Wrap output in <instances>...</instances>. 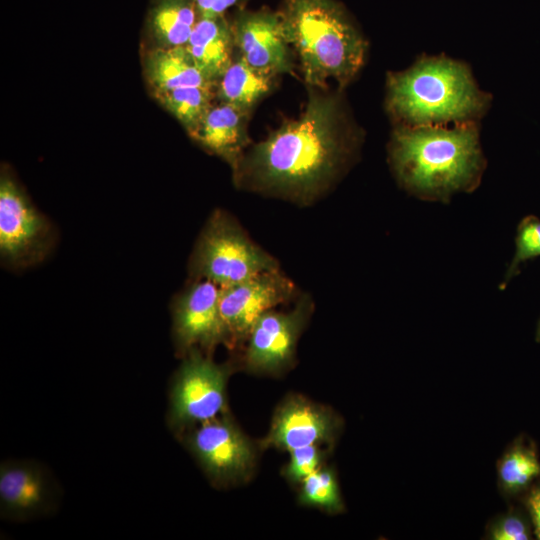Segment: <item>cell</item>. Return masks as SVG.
Wrapping results in <instances>:
<instances>
[{"label":"cell","instance_id":"obj_15","mask_svg":"<svg viewBox=\"0 0 540 540\" xmlns=\"http://www.w3.org/2000/svg\"><path fill=\"white\" fill-rule=\"evenodd\" d=\"M251 113L225 103L212 105L189 135L205 150L236 167L251 144L248 121Z\"/></svg>","mask_w":540,"mask_h":540},{"label":"cell","instance_id":"obj_2","mask_svg":"<svg viewBox=\"0 0 540 540\" xmlns=\"http://www.w3.org/2000/svg\"><path fill=\"white\" fill-rule=\"evenodd\" d=\"M389 156L399 183L429 200L472 191L485 166L473 122L452 128L401 125L392 134Z\"/></svg>","mask_w":540,"mask_h":540},{"label":"cell","instance_id":"obj_13","mask_svg":"<svg viewBox=\"0 0 540 540\" xmlns=\"http://www.w3.org/2000/svg\"><path fill=\"white\" fill-rule=\"evenodd\" d=\"M57 492L44 469L28 461H7L0 467V512L10 520L44 515L56 505Z\"/></svg>","mask_w":540,"mask_h":540},{"label":"cell","instance_id":"obj_11","mask_svg":"<svg viewBox=\"0 0 540 540\" xmlns=\"http://www.w3.org/2000/svg\"><path fill=\"white\" fill-rule=\"evenodd\" d=\"M221 288L209 280L189 285L174 300L173 337L177 350L212 351L218 344H229L220 313Z\"/></svg>","mask_w":540,"mask_h":540},{"label":"cell","instance_id":"obj_17","mask_svg":"<svg viewBox=\"0 0 540 540\" xmlns=\"http://www.w3.org/2000/svg\"><path fill=\"white\" fill-rule=\"evenodd\" d=\"M145 72L156 94L186 86L216 88L196 66L185 46L156 47L145 59Z\"/></svg>","mask_w":540,"mask_h":540},{"label":"cell","instance_id":"obj_3","mask_svg":"<svg viewBox=\"0 0 540 540\" xmlns=\"http://www.w3.org/2000/svg\"><path fill=\"white\" fill-rule=\"evenodd\" d=\"M285 37L297 53L308 87L339 89L362 68L367 42L337 0H283L279 10Z\"/></svg>","mask_w":540,"mask_h":540},{"label":"cell","instance_id":"obj_25","mask_svg":"<svg viewBox=\"0 0 540 540\" xmlns=\"http://www.w3.org/2000/svg\"><path fill=\"white\" fill-rule=\"evenodd\" d=\"M492 537L496 540H527L530 539V533L522 518L508 515L495 525Z\"/></svg>","mask_w":540,"mask_h":540},{"label":"cell","instance_id":"obj_20","mask_svg":"<svg viewBox=\"0 0 540 540\" xmlns=\"http://www.w3.org/2000/svg\"><path fill=\"white\" fill-rule=\"evenodd\" d=\"M161 105L192 133L213 105L215 87L186 86L157 93Z\"/></svg>","mask_w":540,"mask_h":540},{"label":"cell","instance_id":"obj_7","mask_svg":"<svg viewBox=\"0 0 540 540\" xmlns=\"http://www.w3.org/2000/svg\"><path fill=\"white\" fill-rule=\"evenodd\" d=\"M178 369L170 392L169 423L182 429L217 417L225 407L228 366L191 350Z\"/></svg>","mask_w":540,"mask_h":540},{"label":"cell","instance_id":"obj_26","mask_svg":"<svg viewBox=\"0 0 540 540\" xmlns=\"http://www.w3.org/2000/svg\"><path fill=\"white\" fill-rule=\"evenodd\" d=\"M248 0H195L199 18L225 15L233 8H241Z\"/></svg>","mask_w":540,"mask_h":540},{"label":"cell","instance_id":"obj_27","mask_svg":"<svg viewBox=\"0 0 540 540\" xmlns=\"http://www.w3.org/2000/svg\"><path fill=\"white\" fill-rule=\"evenodd\" d=\"M527 507L532 517L536 536L540 539V487L534 489L528 496Z\"/></svg>","mask_w":540,"mask_h":540},{"label":"cell","instance_id":"obj_1","mask_svg":"<svg viewBox=\"0 0 540 540\" xmlns=\"http://www.w3.org/2000/svg\"><path fill=\"white\" fill-rule=\"evenodd\" d=\"M357 143L341 89L308 87L301 114L245 151L232 170L234 183L240 189L310 205L339 179Z\"/></svg>","mask_w":540,"mask_h":540},{"label":"cell","instance_id":"obj_16","mask_svg":"<svg viewBox=\"0 0 540 540\" xmlns=\"http://www.w3.org/2000/svg\"><path fill=\"white\" fill-rule=\"evenodd\" d=\"M185 47L206 78L217 85L235 56L231 20L226 15L199 18Z\"/></svg>","mask_w":540,"mask_h":540},{"label":"cell","instance_id":"obj_24","mask_svg":"<svg viewBox=\"0 0 540 540\" xmlns=\"http://www.w3.org/2000/svg\"><path fill=\"white\" fill-rule=\"evenodd\" d=\"M290 459L284 468V476L293 483H301L321 468L324 453L317 445L290 450Z\"/></svg>","mask_w":540,"mask_h":540},{"label":"cell","instance_id":"obj_5","mask_svg":"<svg viewBox=\"0 0 540 540\" xmlns=\"http://www.w3.org/2000/svg\"><path fill=\"white\" fill-rule=\"evenodd\" d=\"M279 269L278 261L247 235L236 219L218 209L207 220L189 261L198 280L229 287L260 273Z\"/></svg>","mask_w":540,"mask_h":540},{"label":"cell","instance_id":"obj_19","mask_svg":"<svg viewBox=\"0 0 540 540\" xmlns=\"http://www.w3.org/2000/svg\"><path fill=\"white\" fill-rule=\"evenodd\" d=\"M199 19L195 0H152L146 26L157 47L185 46Z\"/></svg>","mask_w":540,"mask_h":540},{"label":"cell","instance_id":"obj_21","mask_svg":"<svg viewBox=\"0 0 540 540\" xmlns=\"http://www.w3.org/2000/svg\"><path fill=\"white\" fill-rule=\"evenodd\" d=\"M498 471L503 488L516 493L540 474V462L533 448L518 444L504 455Z\"/></svg>","mask_w":540,"mask_h":540},{"label":"cell","instance_id":"obj_28","mask_svg":"<svg viewBox=\"0 0 540 540\" xmlns=\"http://www.w3.org/2000/svg\"><path fill=\"white\" fill-rule=\"evenodd\" d=\"M535 340L540 343V319L537 323V328H536V332H535Z\"/></svg>","mask_w":540,"mask_h":540},{"label":"cell","instance_id":"obj_6","mask_svg":"<svg viewBox=\"0 0 540 540\" xmlns=\"http://www.w3.org/2000/svg\"><path fill=\"white\" fill-rule=\"evenodd\" d=\"M52 223L37 210L6 172L0 178V257L4 266L24 269L46 259L55 243Z\"/></svg>","mask_w":540,"mask_h":540},{"label":"cell","instance_id":"obj_9","mask_svg":"<svg viewBox=\"0 0 540 540\" xmlns=\"http://www.w3.org/2000/svg\"><path fill=\"white\" fill-rule=\"evenodd\" d=\"M296 293L295 284L280 268L221 288L220 313L229 344L248 338L261 315L281 303L290 301Z\"/></svg>","mask_w":540,"mask_h":540},{"label":"cell","instance_id":"obj_12","mask_svg":"<svg viewBox=\"0 0 540 540\" xmlns=\"http://www.w3.org/2000/svg\"><path fill=\"white\" fill-rule=\"evenodd\" d=\"M313 311L308 294L289 312L269 310L253 325L245 353L246 366L256 372H277L293 359L297 340Z\"/></svg>","mask_w":540,"mask_h":540},{"label":"cell","instance_id":"obj_10","mask_svg":"<svg viewBox=\"0 0 540 540\" xmlns=\"http://www.w3.org/2000/svg\"><path fill=\"white\" fill-rule=\"evenodd\" d=\"M235 52L251 67L279 76L292 73L294 57L280 11L239 8L231 20Z\"/></svg>","mask_w":540,"mask_h":540},{"label":"cell","instance_id":"obj_14","mask_svg":"<svg viewBox=\"0 0 540 540\" xmlns=\"http://www.w3.org/2000/svg\"><path fill=\"white\" fill-rule=\"evenodd\" d=\"M338 423L333 413L302 397L292 396L277 409L263 447L284 450L330 442Z\"/></svg>","mask_w":540,"mask_h":540},{"label":"cell","instance_id":"obj_8","mask_svg":"<svg viewBox=\"0 0 540 540\" xmlns=\"http://www.w3.org/2000/svg\"><path fill=\"white\" fill-rule=\"evenodd\" d=\"M187 441L206 474L217 484L243 481L253 469L254 448L227 415L201 423Z\"/></svg>","mask_w":540,"mask_h":540},{"label":"cell","instance_id":"obj_18","mask_svg":"<svg viewBox=\"0 0 540 540\" xmlns=\"http://www.w3.org/2000/svg\"><path fill=\"white\" fill-rule=\"evenodd\" d=\"M277 77L261 72L235 55L231 65L217 82L215 99L252 113L256 105L269 95Z\"/></svg>","mask_w":540,"mask_h":540},{"label":"cell","instance_id":"obj_4","mask_svg":"<svg viewBox=\"0 0 540 540\" xmlns=\"http://www.w3.org/2000/svg\"><path fill=\"white\" fill-rule=\"evenodd\" d=\"M489 101L464 64L444 57L422 58L388 76L387 108L404 126L472 122Z\"/></svg>","mask_w":540,"mask_h":540},{"label":"cell","instance_id":"obj_23","mask_svg":"<svg viewBox=\"0 0 540 540\" xmlns=\"http://www.w3.org/2000/svg\"><path fill=\"white\" fill-rule=\"evenodd\" d=\"M515 244V254L501 288H504L518 274L522 263L540 256V219L533 215L523 218L517 228Z\"/></svg>","mask_w":540,"mask_h":540},{"label":"cell","instance_id":"obj_22","mask_svg":"<svg viewBox=\"0 0 540 540\" xmlns=\"http://www.w3.org/2000/svg\"><path fill=\"white\" fill-rule=\"evenodd\" d=\"M299 501L302 505L320 508L329 513L343 510V502L335 474L320 468L301 482Z\"/></svg>","mask_w":540,"mask_h":540}]
</instances>
